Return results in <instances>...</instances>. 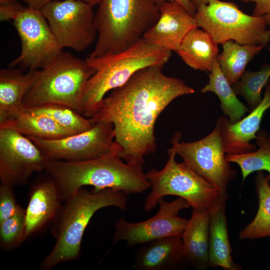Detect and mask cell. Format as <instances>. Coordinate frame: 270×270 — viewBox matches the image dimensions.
Returning <instances> with one entry per match:
<instances>
[{"label":"cell","mask_w":270,"mask_h":270,"mask_svg":"<svg viewBox=\"0 0 270 270\" xmlns=\"http://www.w3.org/2000/svg\"><path fill=\"white\" fill-rule=\"evenodd\" d=\"M163 66L136 72L104 97L98 112L89 118L92 124H112L119 156L128 164H144V156L156 150L154 126L160 114L178 97L195 92L182 80L164 74Z\"/></svg>","instance_id":"obj_1"},{"label":"cell","mask_w":270,"mask_h":270,"mask_svg":"<svg viewBox=\"0 0 270 270\" xmlns=\"http://www.w3.org/2000/svg\"><path fill=\"white\" fill-rule=\"evenodd\" d=\"M120 150L80 162L48 160L45 170L54 182L63 202L86 186H92L94 192L110 188L126 194L144 193L150 184L142 166L124 162Z\"/></svg>","instance_id":"obj_2"},{"label":"cell","mask_w":270,"mask_h":270,"mask_svg":"<svg viewBox=\"0 0 270 270\" xmlns=\"http://www.w3.org/2000/svg\"><path fill=\"white\" fill-rule=\"evenodd\" d=\"M172 52L142 38L118 53L86 60L94 69L82 96L80 114L90 118L98 111L106 94L124 84L138 70L154 65L164 66Z\"/></svg>","instance_id":"obj_3"},{"label":"cell","mask_w":270,"mask_h":270,"mask_svg":"<svg viewBox=\"0 0 270 270\" xmlns=\"http://www.w3.org/2000/svg\"><path fill=\"white\" fill-rule=\"evenodd\" d=\"M64 202L54 231L56 241L41 263L42 270H50L60 263L78 259L84 230L94 214L110 206L125 210L127 198L124 192L112 189L89 192L82 188Z\"/></svg>","instance_id":"obj_4"},{"label":"cell","mask_w":270,"mask_h":270,"mask_svg":"<svg viewBox=\"0 0 270 270\" xmlns=\"http://www.w3.org/2000/svg\"><path fill=\"white\" fill-rule=\"evenodd\" d=\"M94 16L95 46L87 58L120 52L141 38L157 22L154 0H100Z\"/></svg>","instance_id":"obj_5"},{"label":"cell","mask_w":270,"mask_h":270,"mask_svg":"<svg viewBox=\"0 0 270 270\" xmlns=\"http://www.w3.org/2000/svg\"><path fill=\"white\" fill-rule=\"evenodd\" d=\"M95 72L86 59L62 50L51 64L37 70L36 79L23 100L24 108L54 104L80 114L85 86Z\"/></svg>","instance_id":"obj_6"},{"label":"cell","mask_w":270,"mask_h":270,"mask_svg":"<svg viewBox=\"0 0 270 270\" xmlns=\"http://www.w3.org/2000/svg\"><path fill=\"white\" fill-rule=\"evenodd\" d=\"M167 154L168 161L162 170L152 168L146 174L152 190L144 204L145 212L152 211L160 198L168 196L182 198L188 202L192 209L196 210H208L220 198H226L216 186L196 172L184 162H176V153L173 147L168 150Z\"/></svg>","instance_id":"obj_7"},{"label":"cell","mask_w":270,"mask_h":270,"mask_svg":"<svg viewBox=\"0 0 270 270\" xmlns=\"http://www.w3.org/2000/svg\"><path fill=\"white\" fill-rule=\"evenodd\" d=\"M194 16L198 26L208 32L218 44L232 40L264 48L270 42L264 18L247 14L234 2L210 0L196 9Z\"/></svg>","instance_id":"obj_8"},{"label":"cell","mask_w":270,"mask_h":270,"mask_svg":"<svg viewBox=\"0 0 270 270\" xmlns=\"http://www.w3.org/2000/svg\"><path fill=\"white\" fill-rule=\"evenodd\" d=\"M176 132L170 142L176 153L193 170L216 186L228 199V188L236 177V170L226 160V153L218 126L206 136L192 142H181Z\"/></svg>","instance_id":"obj_9"},{"label":"cell","mask_w":270,"mask_h":270,"mask_svg":"<svg viewBox=\"0 0 270 270\" xmlns=\"http://www.w3.org/2000/svg\"><path fill=\"white\" fill-rule=\"evenodd\" d=\"M92 7L82 0H52L40 10L62 49L82 52L98 36Z\"/></svg>","instance_id":"obj_10"},{"label":"cell","mask_w":270,"mask_h":270,"mask_svg":"<svg viewBox=\"0 0 270 270\" xmlns=\"http://www.w3.org/2000/svg\"><path fill=\"white\" fill-rule=\"evenodd\" d=\"M14 24L22 50L10 68L40 70L51 64L62 50L40 10L24 8L14 20Z\"/></svg>","instance_id":"obj_11"},{"label":"cell","mask_w":270,"mask_h":270,"mask_svg":"<svg viewBox=\"0 0 270 270\" xmlns=\"http://www.w3.org/2000/svg\"><path fill=\"white\" fill-rule=\"evenodd\" d=\"M28 138L48 160L84 161L104 156L120 148L115 142L112 124L102 122L93 124L88 130L62 138Z\"/></svg>","instance_id":"obj_12"},{"label":"cell","mask_w":270,"mask_h":270,"mask_svg":"<svg viewBox=\"0 0 270 270\" xmlns=\"http://www.w3.org/2000/svg\"><path fill=\"white\" fill-rule=\"evenodd\" d=\"M158 204V212L146 220L132 222L123 217L119 219L114 226L113 244L123 240L128 246H132L182 235L188 220L179 216L178 214L190 206L188 202L181 198L170 202L162 198Z\"/></svg>","instance_id":"obj_13"},{"label":"cell","mask_w":270,"mask_h":270,"mask_svg":"<svg viewBox=\"0 0 270 270\" xmlns=\"http://www.w3.org/2000/svg\"><path fill=\"white\" fill-rule=\"evenodd\" d=\"M48 160L27 136L0 128V180L14 186L27 184L35 172L45 170Z\"/></svg>","instance_id":"obj_14"},{"label":"cell","mask_w":270,"mask_h":270,"mask_svg":"<svg viewBox=\"0 0 270 270\" xmlns=\"http://www.w3.org/2000/svg\"><path fill=\"white\" fill-rule=\"evenodd\" d=\"M159 10L158 20L142 38L165 50L176 52L186 34L198 27L196 20L194 16L176 2H164Z\"/></svg>","instance_id":"obj_15"},{"label":"cell","mask_w":270,"mask_h":270,"mask_svg":"<svg viewBox=\"0 0 270 270\" xmlns=\"http://www.w3.org/2000/svg\"><path fill=\"white\" fill-rule=\"evenodd\" d=\"M265 87L262 100L240 121L232 124L224 116L217 120L216 124L219 128L226 154H242L256 150V145L250 141L256 138L262 117L270 108V79Z\"/></svg>","instance_id":"obj_16"},{"label":"cell","mask_w":270,"mask_h":270,"mask_svg":"<svg viewBox=\"0 0 270 270\" xmlns=\"http://www.w3.org/2000/svg\"><path fill=\"white\" fill-rule=\"evenodd\" d=\"M61 201L57 186L50 177L35 184L26 210L24 240L57 216Z\"/></svg>","instance_id":"obj_17"},{"label":"cell","mask_w":270,"mask_h":270,"mask_svg":"<svg viewBox=\"0 0 270 270\" xmlns=\"http://www.w3.org/2000/svg\"><path fill=\"white\" fill-rule=\"evenodd\" d=\"M181 236L165 238L144 244L134 253V268L168 270L186 262Z\"/></svg>","instance_id":"obj_18"},{"label":"cell","mask_w":270,"mask_h":270,"mask_svg":"<svg viewBox=\"0 0 270 270\" xmlns=\"http://www.w3.org/2000/svg\"><path fill=\"white\" fill-rule=\"evenodd\" d=\"M228 199L222 198L209 209V266L220 267L225 270H238L232 256V250L228 234L226 204Z\"/></svg>","instance_id":"obj_19"},{"label":"cell","mask_w":270,"mask_h":270,"mask_svg":"<svg viewBox=\"0 0 270 270\" xmlns=\"http://www.w3.org/2000/svg\"><path fill=\"white\" fill-rule=\"evenodd\" d=\"M37 70L23 73L13 68L0 70V124L15 118L24 111L23 100L36 79Z\"/></svg>","instance_id":"obj_20"},{"label":"cell","mask_w":270,"mask_h":270,"mask_svg":"<svg viewBox=\"0 0 270 270\" xmlns=\"http://www.w3.org/2000/svg\"><path fill=\"white\" fill-rule=\"evenodd\" d=\"M210 213L208 209H192L182 234L186 263L199 269L209 266Z\"/></svg>","instance_id":"obj_21"},{"label":"cell","mask_w":270,"mask_h":270,"mask_svg":"<svg viewBox=\"0 0 270 270\" xmlns=\"http://www.w3.org/2000/svg\"><path fill=\"white\" fill-rule=\"evenodd\" d=\"M176 52L192 68L210 72L218 55V44L208 32L197 27L186 34Z\"/></svg>","instance_id":"obj_22"},{"label":"cell","mask_w":270,"mask_h":270,"mask_svg":"<svg viewBox=\"0 0 270 270\" xmlns=\"http://www.w3.org/2000/svg\"><path fill=\"white\" fill-rule=\"evenodd\" d=\"M209 81L201 90L202 93L213 92L218 98L220 108L229 121L234 124L240 121L250 110L238 98L232 86L223 74L218 60L214 62L208 74Z\"/></svg>","instance_id":"obj_23"},{"label":"cell","mask_w":270,"mask_h":270,"mask_svg":"<svg viewBox=\"0 0 270 270\" xmlns=\"http://www.w3.org/2000/svg\"><path fill=\"white\" fill-rule=\"evenodd\" d=\"M0 128L12 129L27 136L56 140L74 134L50 118L24 110L18 116L0 124Z\"/></svg>","instance_id":"obj_24"},{"label":"cell","mask_w":270,"mask_h":270,"mask_svg":"<svg viewBox=\"0 0 270 270\" xmlns=\"http://www.w3.org/2000/svg\"><path fill=\"white\" fill-rule=\"evenodd\" d=\"M222 46V50L217 60L223 74L232 86L240 79L248 63L264 48L260 45H242L232 40L224 42Z\"/></svg>","instance_id":"obj_25"},{"label":"cell","mask_w":270,"mask_h":270,"mask_svg":"<svg viewBox=\"0 0 270 270\" xmlns=\"http://www.w3.org/2000/svg\"><path fill=\"white\" fill-rule=\"evenodd\" d=\"M270 180L262 171L254 178L258 201L257 212L252 220L239 232L240 240H254L270 236Z\"/></svg>","instance_id":"obj_26"},{"label":"cell","mask_w":270,"mask_h":270,"mask_svg":"<svg viewBox=\"0 0 270 270\" xmlns=\"http://www.w3.org/2000/svg\"><path fill=\"white\" fill-rule=\"evenodd\" d=\"M256 150L248 153L226 154L229 162L236 164L240 168L242 182L254 172L266 170L270 180V132L260 130L256 134Z\"/></svg>","instance_id":"obj_27"},{"label":"cell","mask_w":270,"mask_h":270,"mask_svg":"<svg viewBox=\"0 0 270 270\" xmlns=\"http://www.w3.org/2000/svg\"><path fill=\"white\" fill-rule=\"evenodd\" d=\"M24 110L46 116L74 134L88 130L92 126L89 118L62 104H44L24 108Z\"/></svg>","instance_id":"obj_28"},{"label":"cell","mask_w":270,"mask_h":270,"mask_svg":"<svg viewBox=\"0 0 270 270\" xmlns=\"http://www.w3.org/2000/svg\"><path fill=\"white\" fill-rule=\"evenodd\" d=\"M270 78V64H264L260 70H246L240 79L232 85L237 96H242L250 110L262 100L261 92Z\"/></svg>","instance_id":"obj_29"},{"label":"cell","mask_w":270,"mask_h":270,"mask_svg":"<svg viewBox=\"0 0 270 270\" xmlns=\"http://www.w3.org/2000/svg\"><path fill=\"white\" fill-rule=\"evenodd\" d=\"M26 210L20 208L12 216L0 222V246L5 250L18 247L24 240Z\"/></svg>","instance_id":"obj_30"},{"label":"cell","mask_w":270,"mask_h":270,"mask_svg":"<svg viewBox=\"0 0 270 270\" xmlns=\"http://www.w3.org/2000/svg\"><path fill=\"white\" fill-rule=\"evenodd\" d=\"M12 186H0V222L14 215L21 208L16 202Z\"/></svg>","instance_id":"obj_31"},{"label":"cell","mask_w":270,"mask_h":270,"mask_svg":"<svg viewBox=\"0 0 270 270\" xmlns=\"http://www.w3.org/2000/svg\"><path fill=\"white\" fill-rule=\"evenodd\" d=\"M24 8L17 1L0 4V21L14 20Z\"/></svg>","instance_id":"obj_32"},{"label":"cell","mask_w":270,"mask_h":270,"mask_svg":"<svg viewBox=\"0 0 270 270\" xmlns=\"http://www.w3.org/2000/svg\"><path fill=\"white\" fill-rule=\"evenodd\" d=\"M243 2H253L255 6L252 14L256 16H264L266 24L270 26V0H240Z\"/></svg>","instance_id":"obj_33"},{"label":"cell","mask_w":270,"mask_h":270,"mask_svg":"<svg viewBox=\"0 0 270 270\" xmlns=\"http://www.w3.org/2000/svg\"><path fill=\"white\" fill-rule=\"evenodd\" d=\"M53 0H28L26 4L28 7L40 10V9L46 4ZM84 1L92 6L98 4L100 0H82Z\"/></svg>","instance_id":"obj_34"},{"label":"cell","mask_w":270,"mask_h":270,"mask_svg":"<svg viewBox=\"0 0 270 270\" xmlns=\"http://www.w3.org/2000/svg\"><path fill=\"white\" fill-rule=\"evenodd\" d=\"M158 7L164 2H176L182 5L190 14L194 16L196 10L190 0H154Z\"/></svg>","instance_id":"obj_35"},{"label":"cell","mask_w":270,"mask_h":270,"mask_svg":"<svg viewBox=\"0 0 270 270\" xmlns=\"http://www.w3.org/2000/svg\"><path fill=\"white\" fill-rule=\"evenodd\" d=\"M210 0H190L194 6L196 10L200 6L208 4Z\"/></svg>","instance_id":"obj_36"},{"label":"cell","mask_w":270,"mask_h":270,"mask_svg":"<svg viewBox=\"0 0 270 270\" xmlns=\"http://www.w3.org/2000/svg\"><path fill=\"white\" fill-rule=\"evenodd\" d=\"M17 0H0V4L16 2Z\"/></svg>","instance_id":"obj_37"},{"label":"cell","mask_w":270,"mask_h":270,"mask_svg":"<svg viewBox=\"0 0 270 270\" xmlns=\"http://www.w3.org/2000/svg\"><path fill=\"white\" fill-rule=\"evenodd\" d=\"M22 0L24 2H25L26 3L27 2V1H28V0Z\"/></svg>","instance_id":"obj_38"},{"label":"cell","mask_w":270,"mask_h":270,"mask_svg":"<svg viewBox=\"0 0 270 270\" xmlns=\"http://www.w3.org/2000/svg\"><path fill=\"white\" fill-rule=\"evenodd\" d=\"M268 49L269 51L270 52V46L268 47Z\"/></svg>","instance_id":"obj_39"}]
</instances>
